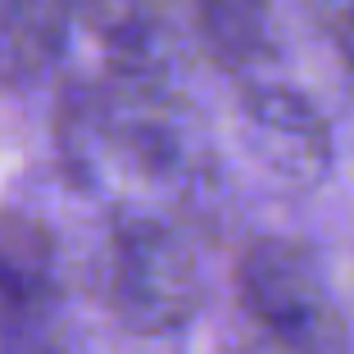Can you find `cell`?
<instances>
[{
	"mask_svg": "<svg viewBox=\"0 0 354 354\" xmlns=\"http://www.w3.org/2000/svg\"><path fill=\"white\" fill-rule=\"evenodd\" d=\"M55 141L77 187L114 196L118 214L196 187V136L168 68L100 64L59 95Z\"/></svg>",
	"mask_w": 354,
	"mask_h": 354,
	"instance_id": "6da1fadb",
	"label": "cell"
},
{
	"mask_svg": "<svg viewBox=\"0 0 354 354\" xmlns=\"http://www.w3.org/2000/svg\"><path fill=\"white\" fill-rule=\"evenodd\" d=\"M236 354H345V318L318 254L295 236H259L236 259Z\"/></svg>",
	"mask_w": 354,
	"mask_h": 354,
	"instance_id": "7a4b0ae2",
	"label": "cell"
},
{
	"mask_svg": "<svg viewBox=\"0 0 354 354\" xmlns=\"http://www.w3.org/2000/svg\"><path fill=\"white\" fill-rule=\"evenodd\" d=\"M55 300L50 232L28 214L0 209V323L46 313Z\"/></svg>",
	"mask_w": 354,
	"mask_h": 354,
	"instance_id": "8992f818",
	"label": "cell"
},
{
	"mask_svg": "<svg viewBox=\"0 0 354 354\" xmlns=\"http://www.w3.org/2000/svg\"><path fill=\"white\" fill-rule=\"evenodd\" d=\"M313 32L332 46V55L354 73V0H300Z\"/></svg>",
	"mask_w": 354,
	"mask_h": 354,
	"instance_id": "52a82bcc",
	"label": "cell"
},
{
	"mask_svg": "<svg viewBox=\"0 0 354 354\" xmlns=\"http://www.w3.org/2000/svg\"><path fill=\"white\" fill-rule=\"evenodd\" d=\"M95 295L118 327L164 336L200 309V263L187 232L168 214H118L95 254Z\"/></svg>",
	"mask_w": 354,
	"mask_h": 354,
	"instance_id": "3957f363",
	"label": "cell"
},
{
	"mask_svg": "<svg viewBox=\"0 0 354 354\" xmlns=\"http://www.w3.org/2000/svg\"><path fill=\"white\" fill-rule=\"evenodd\" d=\"M191 23V37L218 68L236 77H259L277 55L272 0H177Z\"/></svg>",
	"mask_w": 354,
	"mask_h": 354,
	"instance_id": "5b68a950",
	"label": "cell"
},
{
	"mask_svg": "<svg viewBox=\"0 0 354 354\" xmlns=\"http://www.w3.org/2000/svg\"><path fill=\"white\" fill-rule=\"evenodd\" d=\"M241 118L250 132V146L272 173L291 182H323L332 168V127L295 86L272 77H245L241 86Z\"/></svg>",
	"mask_w": 354,
	"mask_h": 354,
	"instance_id": "277c9868",
	"label": "cell"
}]
</instances>
